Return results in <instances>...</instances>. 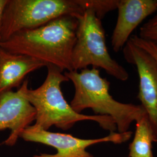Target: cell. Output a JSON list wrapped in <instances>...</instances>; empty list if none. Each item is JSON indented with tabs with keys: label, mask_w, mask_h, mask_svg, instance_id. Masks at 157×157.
Listing matches in <instances>:
<instances>
[{
	"label": "cell",
	"mask_w": 157,
	"mask_h": 157,
	"mask_svg": "<svg viewBox=\"0 0 157 157\" xmlns=\"http://www.w3.org/2000/svg\"><path fill=\"white\" fill-rule=\"evenodd\" d=\"M78 19L66 16L37 28L23 30L0 42V47L14 54L32 57L62 72L72 71V56Z\"/></svg>",
	"instance_id": "cell-1"
},
{
	"label": "cell",
	"mask_w": 157,
	"mask_h": 157,
	"mask_svg": "<svg viewBox=\"0 0 157 157\" xmlns=\"http://www.w3.org/2000/svg\"><path fill=\"white\" fill-rule=\"evenodd\" d=\"M7 2H8V0H0V32H1V29L3 13H4L6 4H7Z\"/></svg>",
	"instance_id": "cell-15"
},
{
	"label": "cell",
	"mask_w": 157,
	"mask_h": 157,
	"mask_svg": "<svg viewBox=\"0 0 157 157\" xmlns=\"http://www.w3.org/2000/svg\"><path fill=\"white\" fill-rule=\"evenodd\" d=\"M137 35L140 38L152 43L157 48V13L144 23Z\"/></svg>",
	"instance_id": "cell-13"
},
{
	"label": "cell",
	"mask_w": 157,
	"mask_h": 157,
	"mask_svg": "<svg viewBox=\"0 0 157 157\" xmlns=\"http://www.w3.org/2000/svg\"><path fill=\"white\" fill-rule=\"evenodd\" d=\"M35 109L23 97L21 88L0 95V130H11L4 141L6 145L13 146L21 132L35 121Z\"/></svg>",
	"instance_id": "cell-8"
},
{
	"label": "cell",
	"mask_w": 157,
	"mask_h": 157,
	"mask_svg": "<svg viewBox=\"0 0 157 157\" xmlns=\"http://www.w3.org/2000/svg\"><path fill=\"white\" fill-rule=\"evenodd\" d=\"M46 67L32 57L12 53L0 47V95L22 84L30 73Z\"/></svg>",
	"instance_id": "cell-10"
},
{
	"label": "cell",
	"mask_w": 157,
	"mask_h": 157,
	"mask_svg": "<svg viewBox=\"0 0 157 157\" xmlns=\"http://www.w3.org/2000/svg\"><path fill=\"white\" fill-rule=\"evenodd\" d=\"M46 67L47 77L38 88L29 89L28 80H25L20 87L23 97L35 109L36 126L45 130L52 126L66 130L79 121H92L110 133L117 130L116 124L110 117L86 115L74 111L65 99L61 89L62 83L69 81V78L58 67L51 65Z\"/></svg>",
	"instance_id": "cell-2"
},
{
	"label": "cell",
	"mask_w": 157,
	"mask_h": 157,
	"mask_svg": "<svg viewBox=\"0 0 157 157\" xmlns=\"http://www.w3.org/2000/svg\"><path fill=\"white\" fill-rule=\"evenodd\" d=\"M124 59L135 65L139 76L137 98L151 126L153 141L157 143V62L145 50L130 40L123 48Z\"/></svg>",
	"instance_id": "cell-7"
},
{
	"label": "cell",
	"mask_w": 157,
	"mask_h": 157,
	"mask_svg": "<svg viewBox=\"0 0 157 157\" xmlns=\"http://www.w3.org/2000/svg\"><path fill=\"white\" fill-rule=\"evenodd\" d=\"M118 18L111 37L113 50H123L133 32L157 11V0H118Z\"/></svg>",
	"instance_id": "cell-9"
},
{
	"label": "cell",
	"mask_w": 157,
	"mask_h": 157,
	"mask_svg": "<svg viewBox=\"0 0 157 157\" xmlns=\"http://www.w3.org/2000/svg\"><path fill=\"white\" fill-rule=\"evenodd\" d=\"M118 0H86V10L94 12L101 20L108 12L117 8Z\"/></svg>",
	"instance_id": "cell-12"
},
{
	"label": "cell",
	"mask_w": 157,
	"mask_h": 157,
	"mask_svg": "<svg viewBox=\"0 0 157 157\" xmlns=\"http://www.w3.org/2000/svg\"><path fill=\"white\" fill-rule=\"evenodd\" d=\"M76 41L72 62L73 71L92 67L101 68L108 75L125 82L129 75L126 69L110 56L106 44L105 34L101 19L88 9L78 19Z\"/></svg>",
	"instance_id": "cell-5"
},
{
	"label": "cell",
	"mask_w": 157,
	"mask_h": 157,
	"mask_svg": "<svg viewBox=\"0 0 157 157\" xmlns=\"http://www.w3.org/2000/svg\"><path fill=\"white\" fill-rule=\"evenodd\" d=\"M136 123L134 138L129 146V157H154L152 151L153 136L147 113Z\"/></svg>",
	"instance_id": "cell-11"
},
{
	"label": "cell",
	"mask_w": 157,
	"mask_h": 157,
	"mask_svg": "<svg viewBox=\"0 0 157 157\" xmlns=\"http://www.w3.org/2000/svg\"><path fill=\"white\" fill-rule=\"evenodd\" d=\"M130 40L135 44L147 51L157 62V48L152 43L140 38L137 35H133L130 37Z\"/></svg>",
	"instance_id": "cell-14"
},
{
	"label": "cell",
	"mask_w": 157,
	"mask_h": 157,
	"mask_svg": "<svg viewBox=\"0 0 157 157\" xmlns=\"http://www.w3.org/2000/svg\"><path fill=\"white\" fill-rule=\"evenodd\" d=\"M86 10V0H8L0 42L17 32L39 28L61 17L78 19Z\"/></svg>",
	"instance_id": "cell-4"
},
{
	"label": "cell",
	"mask_w": 157,
	"mask_h": 157,
	"mask_svg": "<svg viewBox=\"0 0 157 157\" xmlns=\"http://www.w3.org/2000/svg\"><path fill=\"white\" fill-rule=\"evenodd\" d=\"M132 132L124 133L112 132L104 137L96 139H82L73 136L60 133L51 132L39 126L29 125L21 132L19 137L24 140L39 143L56 148L55 154H41L33 157H94L86 151V148L95 144L112 142L121 144L129 140Z\"/></svg>",
	"instance_id": "cell-6"
},
{
	"label": "cell",
	"mask_w": 157,
	"mask_h": 157,
	"mask_svg": "<svg viewBox=\"0 0 157 157\" xmlns=\"http://www.w3.org/2000/svg\"><path fill=\"white\" fill-rule=\"evenodd\" d=\"M64 75L75 87V94L70 104L73 110L80 113L85 109L91 108L97 115L110 117L119 133L129 131L132 124L146 113L141 105L115 100L109 93V82L101 77L97 68L66 72Z\"/></svg>",
	"instance_id": "cell-3"
}]
</instances>
